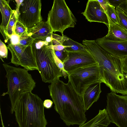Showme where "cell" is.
Segmentation results:
<instances>
[{
    "instance_id": "1",
    "label": "cell",
    "mask_w": 127,
    "mask_h": 127,
    "mask_svg": "<svg viewBox=\"0 0 127 127\" xmlns=\"http://www.w3.org/2000/svg\"><path fill=\"white\" fill-rule=\"evenodd\" d=\"M54 108L68 127L80 126L87 120L82 97L77 94L70 81L65 83L58 78L48 86Z\"/></svg>"
},
{
    "instance_id": "2",
    "label": "cell",
    "mask_w": 127,
    "mask_h": 127,
    "mask_svg": "<svg viewBox=\"0 0 127 127\" xmlns=\"http://www.w3.org/2000/svg\"><path fill=\"white\" fill-rule=\"evenodd\" d=\"M82 43L98 64L103 83L111 91L123 95H127V81L124 78L121 58L107 52L95 40L84 39Z\"/></svg>"
},
{
    "instance_id": "3",
    "label": "cell",
    "mask_w": 127,
    "mask_h": 127,
    "mask_svg": "<svg viewBox=\"0 0 127 127\" xmlns=\"http://www.w3.org/2000/svg\"><path fill=\"white\" fill-rule=\"evenodd\" d=\"M43 101L32 92L22 94L11 105L10 112L15 113L19 127H46Z\"/></svg>"
},
{
    "instance_id": "4",
    "label": "cell",
    "mask_w": 127,
    "mask_h": 127,
    "mask_svg": "<svg viewBox=\"0 0 127 127\" xmlns=\"http://www.w3.org/2000/svg\"><path fill=\"white\" fill-rule=\"evenodd\" d=\"M2 65L6 72L7 91L1 95H8L12 105L22 94L32 92L35 87L36 83L27 69L5 63Z\"/></svg>"
},
{
    "instance_id": "5",
    "label": "cell",
    "mask_w": 127,
    "mask_h": 127,
    "mask_svg": "<svg viewBox=\"0 0 127 127\" xmlns=\"http://www.w3.org/2000/svg\"><path fill=\"white\" fill-rule=\"evenodd\" d=\"M49 44L45 40L36 39L32 46L42 81L51 83L63 76L55 63L52 49L48 47Z\"/></svg>"
},
{
    "instance_id": "6",
    "label": "cell",
    "mask_w": 127,
    "mask_h": 127,
    "mask_svg": "<svg viewBox=\"0 0 127 127\" xmlns=\"http://www.w3.org/2000/svg\"><path fill=\"white\" fill-rule=\"evenodd\" d=\"M47 21L53 32H58L64 36V31L69 28L74 27L77 20L64 0H54Z\"/></svg>"
},
{
    "instance_id": "7",
    "label": "cell",
    "mask_w": 127,
    "mask_h": 127,
    "mask_svg": "<svg viewBox=\"0 0 127 127\" xmlns=\"http://www.w3.org/2000/svg\"><path fill=\"white\" fill-rule=\"evenodd\" d=\"M68 77L76 93L82 97L91 84L99 81L103 83L97 63L77 69L70 73Z\"/></svg>"
},
{
    "instance_id": "8",
    "label": "cell",
    "mask_w": 127,
    "mask_h": 127,
    "mask_svg": "<svg viewBox=\"0 0 127 127\" xmlns=\"http://www.w3.org/2000/svg\"><path fill=\"white\" fill-rule=\"evenodd\" d=\"M17 20L28 29H31L42 21L40 0H15Z\"/></svg>"
},
{
    "instance_id": "9",
    "label": "cell",
    "mask_w": 127,
    "mask_h": 127,
    "mask_svg": "<svg viewBox=\"0 0 127 127\" xmlns=\"http://www.w3.org/2000/svg\"><path fill=\"white\" fill-rule=\"evenodd\" d=\"M116 93L107 94L106 109L111 123L118 127H127V95Z\"/></svg>"
},
{
    "instance_id": "10",
    "label": "cell",
    "mask_w": 127,
    "mask_h": 127,
    "mask_svg": "<svg viewBox=\"0 0 127 127\" xmlns=\"http://www.w3.org/2000/svg\"><path fill=\"white\" fill-rule=\"evenodd\" d=\"M63 63L64 69L68 75L77 69L97 63L88 50L85 52H68V57Z\"/></svg>"
},
{
    "instance_id": "11",
    "label": "cell",
    "mask_w": 127,
    "mask_h": 127,
    "mask_svg": "<svg viewBox=\"0 0 127 127\" xmlns=\"http://www.w3.org/2000/svg\"><path fill=\"white\" fill-rule=\"evenodd\" d=\"M88 21L104 23L109 25L107 15L97 0H89L85 9L81 13Z\"/></svg>"
},
{
    "instance_id": "12",
    "label": "cell",
    "mask_w": 127,
    "mask_h": 127,
    "mask_svg": "<svg viewBox=\"0 0 127 127\" xmlns=\"http://www.w3.org/2000/svg\"><path fill=\"white\" fill-rule=\"evenodd\" d=\"M95 41L101 48L110 54L119 58L127 57V40H112L104 36Z\"/></svg>"
},
{
    "instance_id": "13",
    "label": "cell",
    "mask_w": 127,
    "mask_h": 127,
    "mask_svg": "<svg viewBox=\"0 0 127 127\" xmlns=\"http://www.w3.org/2000/svg\"><path fill=\"white\" fill-rule=\"evenodd\" d=\"M99 81L90 85L86 89L82 96L86 111L88 110L98 99L102 91Z\"/></svg>"
},
{
    "instance_id": "14",
    "label": "cell",
    "mask_w": 127,
    "mask_h": 127,
    "mask_svg": "<svg viewBox=\"0 0 127 127\" xmlns=\"http://www.w3.org/2000/svg\"><path fill=\"white\" fill-rule=\"evenodd\" d=\"M53 30L48 22L42 21L32 28L28 29V35L34 39H40L45 40L49 37L51 36Z\"/></svg>"
},
{
    "instance_id": "15",
    "label": "cell",
    "mask_w": 127,
    "mask_h": 127,
    "mask_svg": "<svg viewBox=\"0 0 127 127\" xmlns=\"http://www.w3.org/2000/svg\"><path fill=\"white\" fill-rule=\"evenodd\" d=\"M9 1L0 0V10L2 16V21L0 25V31L5 43H7L9 40L6 34L7 25L14 11V10L11 9L9 5Z\"/></svg>"
},
{
    "instance_id": "16",
    "label": "cell",
    "mask_w": 127,
    "mask_h": 127,
    "mask_svg": "<svg viewBox=\"0 0 127 127\" xmlns=\"http://www.w3.org/2000/svg\"><path fill=\"white\" fill-rule=\"evenodd\" d=\"M107 16L109 23L107 27L108 31V33L105 36L112 40H127V31L119 25L114 23L107 15Z\"/></svg>"
},
{
    "instance_id": "17",
    "label": "cell",
    "mask_w": 127,
    "mask_h": 127,
    "mask_svg": "<svg viewBox=\"0 0 127 127\" xmlns=\"http://www.w3.org/2000/svg\"><path fill=\"white\" fill-rule=\"evenodd\" d=\"M111 122L106 109L105 108L99 110L95 117L79 127H107Z\"/></svg>"
},
{
    "instance_id": "18",
    "label": "cell",
    "mask_w": 127,
    "mask_h": 127,
    "mask_svg": "<svg viewBox=\"0 0 127 127\" xmlns=\"http://www.w3.org/2000/svg\"><path fill=\"white\" fill-rule=\"evenodd\" d=\"M62 45L67 46L64 48V49L68 52H85L88 51L83 44L75 41L67 37L63 42Z\"/></svg>"
},
{
    "instance_id": "19",
    "label": "cell",
    "mask_w": 127,
    "mask_h": 127,
    "mask_svg": "<svg viewBox=\"0 0 127 127\" xmlns=\"http://www.w3.org/2000/svg\"><path fill=\"white\" fill-rule=\"evenodd\" d=\"M17 20L16 13L15 10L13 13L7 25L6 31V35L9 39V36L14 33L15 25Z\"/></svg>"
},
{
    "instance_id": "20",
    "label": "cell",
    "mask_w": 127,
    "mask_h": 127,
    "mask_svg": "<svg viewBox=\"0 0 127 127\" xmlns=\"http://www.w3.org/2000/svg\"><path fill=\"white\" fill-rule=\"evenodd\" d=\"M105 12L107 15L114 23L119 25L116 8L110 5L109 2L107 5Z\"/></svg>"
},
{
    "instance_id": "21",
    "label": "cell",
    "mask_w": 127,
    "mask_h": 127,
    "mask_svg": "<svg viewBox=\"0 0 127 127\" xmlns=\"http://www.w3.org/2000/svg\"><path fill=\"white\" fill-rule=\"evenodd\" d=\"M116 9L119 25L127 31V14L118 8Z\"/></svg>"
},
{
    "instance_id": "22",
    "label": "cell",
    "mask_w": 127,
    "mask_h": 127,
    "mask_svg": "<svg viewBox=\"0 0 127 127\" xmlns=\"http://www.w3.org/2000/svg\"><path fill=\"white\" fill-rule=\"evenodd\" d=\"M52 49V54L55 63L62 71L63 76L64 78L66 79V77H68V74L64 69V63L57 56L54 50L53 49Z\"/></svg>"
},
{
    "instance_id": "23",
    "label": "cell",
    "mask_w": 127,
    "mask_h": 127,
    "mask_svg": "<svg viewBox=\"0 0 127 127\" xmlns=\"http://www.w3.org/2000/svg\"><path fill=\"white\" fill-rule=\"evenodd\" d=\"M28 28L18 20L16 21L14 33L19 36L28 35Z\"/></svg>"
},
{
    "instance_id": "24",
    "label": "cell",
    "mask_w": 127,
    "mask_h": 127,
    "mask_svg": "<svg viewBox=\"0 0 127 127\" xmlns=\"http://www.w3.org/2000/svg\"><path fill=\"white\" fill-rule=\"evenodd\" d=\"M52 41L49 43L52 45H62L63 42L67 37L64 35L61 36L53 33H52Z\"/></svg>"
},
{
    "instance_id": "25",
    "label": "cell",
    "mask_w": 127,
    "mask_h": 127,
    "mask_svg": "<svg viewBox=\"0 0 127 127\" xmlns=\"http://www.w3.org/2000/svg\"><path fill=\"white\" fill-rule=\"evenodd\" d=\"M34 40L28 34L21 35L20 36L19 44L28 46L31 45Z\"/></svg>"
},
{
    "instance_id": "26",
    "label": "cell",
    "mask_w": 127,
    "mask_h": 127,
    "mask_svg": "<svg viewBox=\"0 0 127 127\" xmlns=\"http://www.w3.org/2000/svg\"><path fill=\"white\" fill-rule=\"evenodd\" d=\"M8 48L5 44L0 40V57L1 60L4 62L2 58H7Z\"/></svg>"
},
{
    "instance_id": "27",
    "label": "cell",
    "mask_w": 127,
    "mask_h": 127,
    "mask_svg": "<svg viewBox=\"0 0 127 127\" xmlns=\"http://www.w3.org/2000/svg\"><path fill=\"white\" fill-rule=\"evenodd\" d=\"M20 36L14 33L10 35L7 42L8 44L16 45L19 44Z\"/></svg>"
},
{
    "instance_id": "28",
    "label": "cell",
    "mask_w": 127,
    "mask_h": 127,
    "mask_svg": "<svg viewBox=\"0 0 127 127\" xmlns=\"http://www.w3.org/2000/svg\"><path fill=\"white\" fill-rule=\"evenodd\" d=\"M54 51L57 56L63 63L68 57V52L64 49L59 51Z\"/></svg>"
},
{
    "instance_id": "29",
    "label": "cell",
    "mask_w": 127,
    "mask_h": 127,
    "mask_svg": "<svg viewBox=\"0 0 127 127\" xmlns=\"http://www.w3.org/2000/svg\"><path fill=\"white\" fill-rule=\"evenodd\" d=\"M48 47L49 48L53 49L55 51H58L62 50L66 47V46H64L62 45H52L49 44V43Z\"/></svg>"
},
{
    "instance_id": "30",
    "label": "cell",
    "mask_w": 127,
    "mask_h": 127,
    "mask_svg": "<svg viewBox=\"0 0 127 127\" xmlns=\"http://www.w3.org/2000/svg\"><path fill=\"white\" fill-rule=\"evenodd\" d=\"M118 8L121 9L127 14V0H124Z\"/></svg>"
},
{
    "instance_id": "31",
    "label": "cell",
    "mask_w": 127,
    "mask_h": 127,
    "mask_svg": "<svg viewBox=\"0 0 127 127\" xmlns=\"http://www.w3.org/2000/svg\"><path fill=\"white\" fill-rule=\"evenodd\" d=\"M121 59L122 63L123 71L127 75V57L121 58Z\"/></svg>"
},
{
    "instance_id": "32",
    "label": "cell",
    "mask_w": 127,
    "mask_h": 127,
    "mask_svg": "<svg viewBox=\"0 0 127 127\" xmlns=\"http://www.w3.org/2000/svg\"><path fill=\"white\" fill-rule=\"evenodd\" d=\"M124 0H108L109 3L115 8H118L120 4Z\"/></svg>"
},
{
    "instance_id": "33",
    "label": "cell",
    "mask_w": 127,
    "mask_h": 127,
    "mask_svg": "<svg viewBox=\"0 0 127 127\" xmlns=\"http://www.w3.org/2000/svg\"><path fill=\"white\" fill-rule=\"evenodd\" d=\"M53 103V101L51 100L47 99L43 101V104L44 107L48 109L52 107Z\"/></svg>"
},
{
    "instance_id": "34",
    "label": "cell",
    "mask_w": 127,
    "mask_h": 127,
    "mask_svg": "<svg viewBox=\"0 0 127 127\" xmlns=\"http://www.w3.org/2000/svg\"><path fill=\"white\" fill-rule=\"evenodd\" d=\"M97 0L105 12L107 5L108 3V0Z\"/></svg>"
},
{
    "instance_id": "35",
    "label": "cell",
    "mask_w": 127,
    "mask_h": 127,
    "mask_svg": "<svg viewBox=\"0 0 127 127\" xmlns=\"http://www.w3.org/2000/svg\"><path fill=\"white\" fill-rule=\"evenodd\" d=\"M124 76L125 78L127 79V75H126L125 73L124 75Z\"/></svg>"
}]
</instances>
